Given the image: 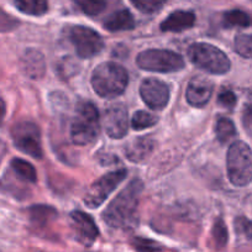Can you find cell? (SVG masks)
Segmentation results:
<instances>
[{
  "label": "cell",
  "instance_id": "cell-1",
  "mask_svg": "<svg viewBox=\"0 0 252 252\" xmlns=\"http://www.w3.org/2000/svg\"><path fill=\"white\" fill-rule=\"evenodd\" d=\"M144 190L141 179H132L103 213V220L114 229L130 230L139 225V205Z\"/></svg>",
  "mask_w": 252,
  "mask_h": 252
},
{
  "label": "cell",
  "instance_id": "cell-31",
  "mask_svg": "<svg viewBox=\"0 0 252 252\" xmlns=\"http://www.w3.org/2000/svg\"><path fill=\"white\" fill-rule=\"evenodd\" d=\"M218 103L224 108H234L236 104V95L231 91H224L218 96Z\"/></svg>",
  "mask_w": 252,
  "mask_h": 252
},
{
  "label": "cell",
  "instance_id": "cell-11",
  "mask_svg": "<svg viewBox=\"0 0 252 252\" xmlns=\"http://www.w3.org/2000/svg\"><path fill=\"white\" fill-rule=\"evenodd\" d=\"M104 127L111 139H123L129 130L127 109L123 103L111 104L104 114Z\"/></svg>",
  "mask_w": 252,
  "mask_h": 252
},
{
  "label": "cell",
  "instance_id": "cell-15",
  "mask_svg": "<svg viewBox=\"0 0 252 252\" xmlns=\"http://www.w3.org/2000/svg\"><path fill=\"white\" fill-rule=\"evenodd\" d=\"M21 68L29 78H42L46 72V63L42 53L33 48L25 51L21 57Z\"/></svg>",
  "mask_w": 252,
  "mask_h": 252
},
{
  "label": "cell",
  "instance_id": "cell-20",
  "mask_svg": "<svg viewBox=\"0 0 252 252\" xmlns=\"http://www.w3.org/2000/svg\"><path fill=\"white\" fill-rule=\"evenodd\" d=\"M11 167H13L14 172L24 181L29 182V183H36L37 181V173H36L35 167L25 159L14 158L11 161Z\"/></svg>",
  "mask_w": 252,
  "mask_h": 252
},
{
  "label": "cell",
  "instance_id": "cell-25",
  "mask_svg": "<svg viewBox=\"0 0 252 252\" xmlns=\"http://www.w3.org/2000/svg\"><path fill=\"white\" fill-rule=\"evenodd\" d=\"M250 24H251V18L241 10L227 11L224 15V25L226 28H234V26L246 28Z\"/></svg>",
  "mask_w": 252,
  "mask_h": 252
},
{
  "label": "cell",
  "instance_id": "cell-10",
  "mask_svg": "<svg viewBox=\"0 0 252 252\" xmlns=\"http://www.w3.org/2000/svg\"><path fill=\"white\" fill-rule=\"evenodd\" d=\"M142 100L152 110H162L169 101V87L156 78H147L140 86Z\"/></svg>",
  "mask_w": 252,
  "mask_h": 252
},
{
  "label": "cell",
  "instance_id": "cell-2",
  "mask_svg": "<svg viewBox=\"0 0 252 252\" xmlns=\"http://www.w3.org/2000/svg\"><path fill=\"white\" fill-rule=\"evenodd\" d=\"M129 83V74L115 62L100 63L92 73V86L101 98L113 99L121 95Z\"/></svg>",
  "mask_w": 252,
  "mask_h": 252
},
{
  "label": "cell",
  "instance_id": "cell-16",
  "mask_svg": "<svg viewBox=\"0 0 252 252\" xmlns=\"http://www.w3.org/2000/svg\"><path fill=\"white\" fill-rule=\"evenodd\" d=\"M195 24V15L192 11L178 10L172 13L162 21L161 30L163 32H181L193 28Z\"/></svg>",
  "mask_w": 252,
  "mask_h": 252
},
{
  "label": "cell",
  "instance_id": "cell-21",
  "mask_svg": "<svg viewBox=\"0 0 252 252\" xmlns=\"http://www.w3.org/2000/svg\"><path fill=\"white\" fill-rule=\"evenodd\" d=\"M215 132H217V137L221 144L229 141L231 137L235 136L236 134V129H235V125L229 118H219L215 124Z\"/></svg>",
  "mask_w": 252,
  "mask_h": 252
},
{
  "label": "cell",
  "instance_id": "cell-4",
  "mask_svg": "<svg viewBox=\"0 0 252 252\" xmlns=\"http://www.w3.org/2000/svg\"><path fill=\"white\" fill-rule=\"evenodd\" d=\"M188 57L198 68L212 74H225L231 67L229 57L217 46L207 42L193 43L188 48Z\"/></svg>",
  "mask_w": 252,
  "mask_h": 252
},
{
  "label": "cell",
  "instance_id": "cell-26",
  "mask_svg": "<svg viewBox=\"0 0 252 252\" xmlns=\"http://www.w3.org/2000/svg\"><path fill=\"white\" fill-rule=\"evenodd\" d=\"M235 51L241 57L252 58V33H241L235 38Z\"/></svg>",
  "mask_w": 252,
  "mask_h": 252
},
{
  "label": "cell",
  "instance_id": "cell-14",
  "mask_svg": "<svg viewBox=\"0 0 252 252\" xmlns=\"http://www.w3.org/2000/svg\"><path fill=\"white\" fill-rule=\"evenodd\" d=\"M155 146H156V142L152 137L140 136L136 139H132L131 141L125 145L124 154L129 161L137 163V162L145 161L152 154Z\"/></svg>",
  "mask_w": 252,
  "mask_h": 252
},
{
  "label": "cell",
  "instance_id": "cell-7",
  "mask_svg": "<svg viewBox=\"0 0 252 252\" xmlns=\"http://www.w3.org/2000/svg\"><path fill=\"white\" fill-rule=\"evenodd\" d=\"M11 137L16 149L32 158L40 159L43 156L41 131L38 126L31 121H20L11 129Z\"/></svg>",
  "mask_w": 252,
  "mask_h": 252
},
{
  "label": "cell",
  "instance_id": "cell-19",
  "mask_svg": "<svg viewBox=\"0 0 252 252\" xmlns=\"http://www.w3.org/2000/svg\"><path fill=\"white\" fill-rule=\"evenodd\" d=\"M19 11L30 16H42L48 11V0H15Z\"/></svg>",
  "mask_w": 252,
  "mask_h": 252
},
{
  "label": "cell",
  "instance_id": "cell-29",
  "mask_svg": "<svg viewBox=\"0 0 252 252\" xmlns=\"http://www.w3.org/2000/svg\"><path fill=\"white\" fill-rule=\"evenodd\" d=\"M235 230L240 236L245 239L252 240V221L245 217H237L235 219Z\"/></svg>",
  "mask_w": 252,
  "mask_h": 252
},
{
  "label": "cell",
  "instance_id": "cell-30",
  "mask_svg": "<svg viewBox=\"0 0 252 252\" xmlns=\"http://www.w3.org/2000/svg\"><path fill=\"white\" fill-rule=\"evenodd\" d=\"M20 25V21L0 9V32H9V31L15 30Z\"/></svg>",
  "mask_w": 252,
  "mask_h": 252
},
{
  "label": "cell",
  "instance_id": "cell-9",
  "mask_svg": "<svg viewBox=\"0 0 252 252\" xmlns=\"http://www.w3.org/2000/svg\"><path fill=\"white\" fill-rule=\"evenodd\" d=\"M68 38L81 58H92L104 48L103 37L88 26H72L68 30Z\"/></svg>",
  "mask_w": 252,
  "mask_h": 252
},
{
  "label": "cell",
  "instance_id": "cell-32",
  "mask_svg": "<svg viewBox=\"0 0 252 252\" xmlns=\"http://www.w3.org/2000/svg\"><path fill=\"white\" fill-rule=\"evenodd\" d=\"M244 121L246 125H252V104L247 105L244 110Z\"/></svg>",
  "mask_w": 252,
  "mask_h": 252
},
{
  "label": "cell",
  "instance_id": "cell-17",
  "mask_svg": "<svg viewBox=\"0 0 252 252\" xmlns=\"http://www.w3.org/2000/svg\"><path fill=\"white\" fill-rule=\"evenodd\" d=\"M135 19L129 10H119L113 13L104 21V28L111 32H119V31H129L135 28Z\"/></svg>",
  "mask_w": 252,
  "mask_h": 252
},
{
  "label": "cell",
  "instance_id": "cell-23",
  "mask_svg": "<svg viewBox=\"0 0 252 252\" xmlns=\"http://www.w3.org/2000/svg\"><path fill=\"white\" fill-rule=\"evenodd\" d=\"M212 236L213 241H214L215 244V247H217L218 250H221L226 246L227 240H229V235H227L226 225H225L224 220H222L221 218L215 220L212 229Z\"/></svg>",
  "mask_w": 252,
  "mask_h": 252
},
{
  "label": "cell",
  "instance_id": "cell-22",
  "mask_svg": "<svg viewBox=\"0 0 252 252\" xmlns=\"http://www.w3.org/2000/svg\"><path fill=\"white\" fill-rule=\"evenodd\" d=\"M84 14L96 16L106 8V0H72Z\"/></svg>",
  "mask_w": 252,
  "mask_h": 252
},
{
  "label": "cell",
  "instance_id": "cell-13",
  "mask_svg": "<svg viewBox=\"0 0 252 252\" xmlns=\"http://www.w3.org/2000/svg\"><path fill=\"white\" fill-rule=\"evenodd\" d=\"M213 86L212 82L208 78L202 76H197L190 79L188 87H187L186 98L190 105L202 108L207 105L213 95Z\"/></svg>",
  "mask_w": 252,
  "mask_h": 252
},
{
  "label": "cell",
  "instance_id": "cell-5",
  "mask_svg": "<svg viewBox=\"0 0 252 252\" xmlns=\"http://www.w3.org/2000/svg\"><path fill=\"white\" fill-rule=\"evenodd\" d=\"M227 176L236 187H245L252 181V150L244 141H235L226 157Z\"/></svg>",
  "mask_w": 252,
  "mask_h": 252
},
{
  "label": "cell",
  "instance_id": "cell-6",
  "mask_svg": "<svg viewBox=\"0 0 252 252\" xmlns=\"http://www.w3.org/2000/svg\"><path fill=\"white\" fill-rule=\"evenodd\" d=\"M137 66L144 71L157 72V73H172L184 68V60L181 55L169 50L142 51L136 58Z\"/></svg>",
  "mask_w": 252,
  "mask_h": 252
},
{
  "label": "cell",
  "instance_id": "cell-8",
  "mask_svg": "<svg viewBox=\"0 0 252 252\" xmlns=\"http://www.w3.org/2000/svg\"><path fill=\"white\" fill-rule=\"evenodd\" d=\"M127 176L126 169H116V171L109 172L104 174L99 179H96L93 184L88 188L86 195H84V203L91 209L100 207L106 198L116 189V187L123 183L124 179Z\"/></svg>",
  "mask_w": 252,
  "mask_h": 252
},
{
  "label": "cell",
  "instance_id": "cell-33",
  "mask_svg": "<svg viewBox=\"0 0 252 252\" xmlns=\"http://www.w3.org/2000/svg\"><path fill=\"white\" fill-rule=\"evenodd\" d=\"M5 114H6L5 103L0 99V125H1V123H3L4 118H5Z\"/></svg>",
  "mask_w": 252,
  "mask_h": 252
},
{
  "label": "cell",
  "instance_id": "cell-27",
  "mask_svg": "<svg viewBox=\"0 0 252 252\" xmlns=\"http://www.w3.org/2000/svg\"><path fill=\"white\" fill-rule=\"evenodd\" d=\"M132 5L144 14H155L161 10L167 0H130Z\"/></svg>",
  "mask_w": 252,
  "mask_h": 252
},
{
  "label": "cell",
  "instance_id": "cell-3",
  "mask_svg": "<svg viewBox=\"0 0 252 252\" xmlns=\"http://www.w3.org/2000/svg\"><path fill=\"white\" fill-rule=\"evenodd\" d=\"M100 134V118L93 103L79 104L71 126V139L78 146L93 144Z\"/></svg>",
  "mask_w": 252,
  "mask_h": 252
},
{
  "label": "cell",
  "instance_id": "cell-28",
  "mask_svg": "<svg viewBox=\"0 0 252 252\" xmlns=\"http://www.w3.org/2000/svg\"><path fill=\"white\" fill-rule=\"evenodd\" d=\"M131 245L136 252H162L163 247L161 244L150 239L144 237H134L131 240Z\"/></svg>",
  "mask_w": 252,
  "mask_h": 252
},
{
  "label": "cell",
  "instance_id": "cell-24",
  "mask_svg": "<svg viewBox=\"0 0 252 252\" xmlns=\"http://www.w3.org/2000/svg\"><path fill=\"white\" fill-rule=\"evenodd\" d=\"M157 123H158V118L157 116L144 110L136 111L134 114V116H132L131 120V125L135 130L147 129V127H151V126L156 125Z\"/></svg>",
  "mask_w": 252,
  "mask_h": 252
},
{
  "label": "cell",
  "instance_id": "cell-18",
  "mask_svg": "<svg viewBox=\"0 0 252 252\" xmlns=\"http://www.w3.org/2000/svg\"><path fill=\"white\" fill-rule=\"evenodd\" d=\"M29 217L33 225L42 227L57 218V212L55 208L50 207V205L38 204L33 205L29 209Z\"/></svg>",
  "mask_w": 252,
  "mask_h": 252
},
{
  "label": "cell",
  "instance_id": "cell-12",
  "mask_svg": "<svg viewBox=\"0 0 252 252\" xmlns=\"http://www.w3.org/2000/svg\"><path fill=\"white\" fill-rule=\"evenodd\" d=\"M71 227L76 239L84 246H91L99 236V229L93 218L81 210H74L69 215Z\"/></svg>",
  "mask_w": 252,
  "mask_h": 252
}]
</instances>
